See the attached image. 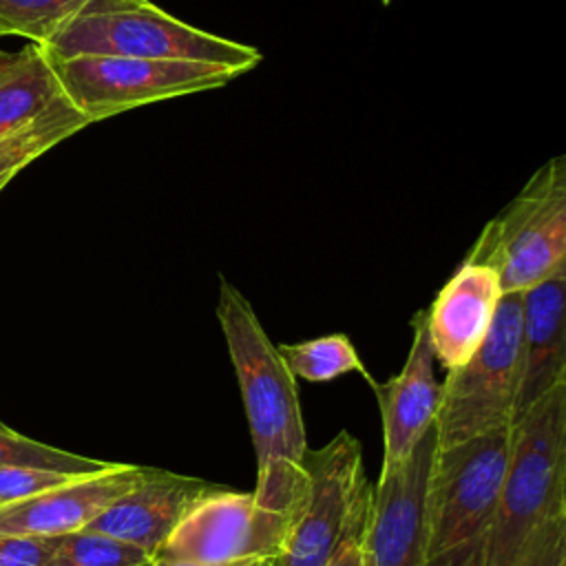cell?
<instances>
[{
	"label": "cell",
	"mask_w": 566,
	"mask_h": 566,
	"mask_svg": "<svg viewBox=\"0 0 566 566\" xmlns=\"http://www.w3.org/2000/svg\"><path fill=\"white\" fill-rule=\"evenodd\" d=\"M80 475H66L29 467H0V506L29 500Z\"/></svg>",
	"instance_id": "7402d4cb"
},
{
	"label": "cell",
	"mask_w": 566,
	"mask_h": 566,
	"mask_svg": "<svg viewBox=\"0 0 566 566\" xmlns=\"http://www.w3.org/2000/svg\"><path fill=\"white\" fill-rule=\"evenodd\" d=\"M305 471L307 495L290 526L279 566H327L369 517L371 484L360 442L349 431L336 433L318 451L307 449Z\"/></svg>",
	"instance_id": "ba28073f"
},
{
	"label": "cell",
	"mask_w": 566,
	"mask_h": 566,
	"mask_svg": "<svg viewBox=\"0 0 566 566\" xmlns=\"http://www.w3.org/2000/svg\"><path fill=\"white\" fill-rule=\"evenodd\" d=\"M153 566H195V564H188V562H161V559H155Z\"/></svg>",
	"instance_id": "484cf974"
},
{
	"label": "cell",
	"mask_w": 566,
	"mask_h": 566,
	"mask_svg": "<svg viewBox=\"0 0 566 566\" xmlns=\"http://www.w3.org/2000/svg\"><path fill=\"white\" fill-rule=\"evenodd\" d=\"M146 467L117 462L115 467L73 478L29 500L0 506V533L9 535H66L86 528L113 500L133 489Z\"/></svg>",
	"instance_id": "5bb4252c"
},
{
	"label": "cell",
	"mask_w": 566,
	"mask_h": 566,
	"mask_svg": "<svg viewBox=\"0 0 566 566\" xmlns=\"http://www.w3.org/2000/svg\"><path fill=\"white\" fill-rule=\"evenodd\" d=\"M245 566H279V559H261V562H252Z\"/></svg>",
	"instance_id": "4316f807"
},
{
	"label": "cell",
	"mask_w": 566,
	"mask_h": 566,
	"mask_svg": "<svg viewBox=\"0 0 566 566\" xmlns=\"http://www.w3.org/2000/svg\"><path fill=\"white\" fill-rule=\"evenodd\" d=\"M155 557L137 546L95 531H73L57 537L44 566H153Z\"/></svg>",
	"instance_id": "ffe728a7"
},
{
	"label": "cell",
	"mask_w": 566,
	"mask_h": 566,
	"mask_svg": "<svg viewBox=\"0 0 566 566\" xmlns=\"http://www.w3.org/2000/svg\"><path fill=\"white\" fill-rule=\"evenodd\" d=\"M0 38H2V33H0Z\"/></svg>",
	"instance_id": "f1b7e54d"
},
{
	"label": "cell",
	"mask_w": 566,
	"mask_h": 566,
	"mask_svg": "<svg viewBox=\"0 0 566 566\" xmlns=\"http://www.w3.org/2000/svg\"><path fill=\"white\" fill-rule=\"evenodd\" d=\"M524 566H566V511L544 524Z\"/></svg>",
	"instance_id": "cb8c5ba5"
},
{
	"label": "cell",
	"mask_w": 566,
	"mask_h": 566,
	"mask_svg": "<svg viewBox=\"0 0 566 566\" xmlns=\"http://www.w3.org/2000/svg\"><path fill=\"white\" fill-rule=\"evenodd\" d=\"M294 517L265 509L252 493L219 486L186 513L155 559L195 566H245L279 559Z\"/></svg>",
	"instance_id": "9c48e42d"
},
{
	"label": "cell",
	"mask_w": 566,
	"mask_h": 566,
	"mask_svg": "<svg viewBox=\"0 0 566 566\" xmlns=\"http://www.w3.org/2000/svg\"><path fill=\"white\" fill-rule=\"evenodd\" d=\"M276 349L290 374L307 382H329L352 371L360 374L367 382L371 380L347 334H327L303 343H285L276 345Z\"/></svg>",
	"instance_id": "ac0fdd59"
},
{
	"label": "cell",
	"mask_w": 566,
	"mask_h": 566,
	"mask_svg": "<svg viewBox=\"0 0 566 566\" xmlns=\"http://www.w3.org/2000/svg\"><path fill=\"white\" fill-rule=\"evenodd\" d=\"M522 292L504 294L480 349L440 385L436 444L449 449L511 429L520 380Z\"/></svg>",
	"instance_id": "8992f818"
},
{
	"label": "cell",
	"mask_w": 566,
	"mask_h": 566,
	"mask_svg": "<svg viewBox=\"0 0 566 566\" xmlns=\"http://www.w3.org/2000/svg\"><path fill=\"white\" fill-rule=\"evenodd\" d=\"M559 511H566V385L511 427L484 566H524L539 531Z\"/></svg>",
	"instance_id": "7a4b0ae2"
},
{
	"label": "cell",
	"mask_w": 566,
	"mask_h": 566,
	"mask_svg": "<svg viewBox=\"0 0 566 566\" xmlns=\"http://www.w3.org/2000/svg\"><path fill=\"white\" fill-rule=\"evenodd\" d=\"M62 95L91 124L133 108L221 88L243 75L223 64L77 55L49 60Z\"/></svg>",
	"instance_id": "52a82bcc"
},
{
	"label": "cell",
	"mask_w": 566,
	"mask_h": 566,
	"mask_svg": "<svg viewBox=\"0 0 566 566\" xmlns=\"http://www.w3.org/2000/svg\"><path fill=\"white\" fill-rule=\"evenodd\" d=\"M433 453L436 429L431 427L405 462L380 467L365 533L369 566H424L422 509Z\"/></svg>",
	"instance_id": "30bf717a"
},
{
	"label": "cell",
	"mask_w": 566,
	"mask_h": 566,
	"mask_svg": "<svg viewBox=\"0 0 566 566\" xmlns=\"http://www.w3.org/2000/svg\"><path fill=\"white\" fill-rule=\"evenodd\" d=\"M214 489L219 484L146 467L142 480L88 522L86 531L126 542L155 557L186 513Z\"/></svg>",
	"instance_id": "8fae6325"
},
{
	"label": "cell",
	"mask_w": 566,
	"mask_h": 566,
	"mask_svg": "<svg viewBox=\"0 0 566 566\" xmlns=\"http://www.w3.org/2000/svg\"><path fill=\"white\" fill-rule=\"evenodd\" d=\"M0 424H2V420H0Z\"/></svg>",
	"instance_id": "f546056e"
},
{
	"label": "cell",
	"mask_w": 566,
	"mask_h": 566,
	"mask_svg": "<svg viewBox=\"0 0 566 566\" xmlns=\"http://www.w3.org/2000/svg\"><path fill=\"white\" fill-rule=\"evenodd\" d=\"M57 537L0 533V566H44Z\"/></svg>",
	"instance_id": "603a6c76"
},
{
	"label": "cell",
	"mask_w": 566,
	"mask_h": 566,
	"mask_svg": "<svg viewBox=\"0 0 566 566\" xmlns=\"http://www.w3.org/2000/svg\"><path fill=\"white\" fill-rule=\"evenodd\" d=\"M559 385H566V272L522 292L515 422Z\"/></svg>",
	"instance_id": "9a60e30c"
},
{
	"label": "cell",
	"mask_w": 566,
	"mask_h": 566,
	"mask_svg": "<svg viewBox=\"0 0 566 566\" xmlns=\"http://www.w3.org/2000/svg\"><path fill=\"white\" fill-rule=\"evenodd\" d=\"M509 447L511 429L449 449L436 444L422 509L424 566H484Z\"/></svg>",
	"instance_id": "277c9868"
},
{
	"label": "cell",
	"mask_w": 566,
	"mask_h": 566,
	"mask_svg": "<svg viewBox=\"0 0 566 566\" xmlns=\"http://www.w3.org/2000/svg\"><path fill=\"white\" fill-rule=\"evenodd\" d=\"M214 312L256 453L252 495L265 509L296 515L307 495V436L296 378L270 340L252 303L226 276H219Z\"/></svg>",
	"instance_id": "6da1fadb"
},
{
	"label": "cell",
	"mask_w": 566,
	"mask_h": 566,
	"mask_svg": "<svg viewBox=\"0 0 566 566\" xmlns=\"http://www.w3.org/2000/svg\"><path fill=\"white\" fill-rule=\"evenodd\" d=\"M433 367L424 310H418L411 318V345L402 369L385 382L369 380L382 420V467L405 462L433 427L440 400Z\"/></svg>",
	"instance_id": "7c38bea8"
},
{
	"label": "cell",
	"mask_w": 566,
	"mask_h": 566,
	"mask_svg": "<svg viewBox=\"0 0 566 566\" xmlns=\"http://www.w3.org/2000/svg\"><path fill=\"white\" fill-rule=\"evenodd\" d=\"M500 276L493 268L464 259L438 290L424 323L433 358L442 369L464 365L484 343L502 301Z\"/></svg>",
	"instance_id": "4fadbf2b"
},
{
	"label": "cell",
	"mask_w": 566,
	"mask_h": 566,
	"mask_svg": "<svg viewBox=\"0 0 566 566\" xmlns=\"http://www.w3.org/2000/svg\"><path fill=\"white\" fill-rule=\"evenodd\" d=\"M91 0H0V33L46 42Z\"/></svg>",
	"instance_id": "44dd1931"
},
{
	"label": "cell",
	"mask_w": 566,
	"mask_h": 566,
	"mask_svg": "<svg viewBox=\"0 0 566 566\" xmlns=\"http://www.w3.org/2000/svg\"><path fill=\"white\" fill-rule=\"evenodd\" d=\"M389 2H391V0H382V4H389Z\"/></svg>",
	"instance_id": "83f0119b"
},
{
	"label": "cell",
	"mask_w": 566,
	"mask_h": 566,
	"mask_svg": "<svg viewBox=\"0 0 566 566\" xmlns=\"http://www.w3.org/2000/svg\"><path fill=\"white\" fill-rule=\"evenodd\" d=\"M62 95L40 44L0 49V137L27 126Z\"/></svg>",
	"instance_id": "2e32d148"
},
{
	"label": "cell",
	"mask_w": 566,
	"mask_h": 566,
	"mask_svg": "<svg viewBox=\"0 0 566 566\" xmlns=\"http://www.w3.org/2000/svg\"><path fill=\"white\" fill-rule=\"evenodd\" d=\"M117 462L111 460H95L86 455H77L33 438H27L7 424H0V467H29V469H44L66 475H91L102 473Z\"/></svg>",
	"instance_id": "d6986e66"
},
{
	"label": "cell",
	"mask_w": 566,
	"mask_h": 566,
	"mask_svg": "<svg viewBox=\"0 0 566 566\" xmlns=\"http://www.w3.org/2000/svg\"><path fill=\"white\" fill-rule=\"evenodd\" d=\"M365 533H367V522L343 542L336 557L327 566H369Z\"/></svg>",
	"instance_id": "d4e9b609"
},
{
	"label": "cell",
	"mask_w": 566,
	"mask_h": 566,
	"mask_svg": "<svg viewBox=\"0 0 566 566\" xmlns=\"http://www.w3.org/2000/svg\"><path fill=\"white\" fill-rule=\"evenodd\" d=\"M467 259L493 268L502 294L566 272V157L544 161L482 228Z\"/></svg>",
	"instance_id": "5b68a950"
},
{
	"label": "cell",
	"mask_w": 566,
	"mask_h": 566,
	"mask_svg": "<svg viewBox=\"0 0 566 566\" xmlns=\"http://www.w3.org/2000/svg\"><path fill=\"white\" fill-rule=\"evenodd\" d=\"M86 126L91 122L64 95H57L27 126L0 137V190L33 159Z\"/></svg>",
	"instance_id": "e0dca14e"
},
{
	"label": "cell",
	"mask_w": 566,
	"mask_h": 566,
	"mask_svg": "<svg viewBox=\"0 0 566 566\" xmlns=\"http://www.w3.org/2000/svg\"><path fill=\"white\" fill-rule=\"evenodd\" d=\"M40 46L49 60H181L234 66L243 73L263 60L256 46L195 27L150 0H91Z\"/></svg>",
	"instance_id": "3957f363"
}]
</instances>
